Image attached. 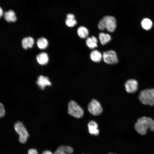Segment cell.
<instances>
[{
    "mask_svg": "<svg viewBox=\"0 0 154 154\" xmlns=\"http://www.w3.org/2000/svg\"><path fill=\"white\" fill-rule=\"evenodd\" d=\"M136 131L141 135H145L147 130L154 131V120L151 117L143 116L139 118L135 124Z\"/></svg>",
    "mask_w": 154,
    "mask_h": 154,
    "instance_id": "1",
    "label": "cell"
},
{
    "mask_svg": "<svg viewBox=\"0 0 154 154\" xmlns=\"http://www.w3.org/2000/svg\"><path fill=\"white\" fill-rule=\"evenodd\" d=\"M116 21L115 18L111 16L104 17L99 21L98 26L99 29L103 31L106 29L110 32H113L116 27Z\"/></svg>",
    "mask_w": 154,
    "mask_h": 154,
    "instance_id": "2",
    "label": "cell"
},
{
    "mask_svg": "<svg viewBox=\"0 0 154 154\" xmlns=\"http://www.w3.org/2000/svg\"><path fill=\"white\" fill-rule=\"evenodd\" d=\"M138 98L141 103L144 105L154 106V88H147L141 90Z\"/></svg>",
    "mask_w": 154,
    "mask_h": 154,
    "instance_id": "3",
    "label": "cell"
},
{
    "mask_svg": "<svg viewBox=\"0 0 154 154\" xmlns=\"http://www.w3.org/2000/svg\"><path fill=\"white\" fill-rule=\"evenodd\" d=\"M68 113L70 115L78 118L82 117L84 115L82 109L73 100L70 101L68 103Z\"/></svg>",
    "mask_w": 154,
    "mask_h": 154,
    "instance_id": "4",
    "label": "cell"
},
{
    "mask_svg": "<svg viewBox=\"0 0 154 154\" xmlns=\"http://www.w3.org/2000/svg\"><path fill=\"white\" fill-rule=\"evenodd\" d=\"M15 129L19 135V141L22 143H25L29 135L27 131L22 122L18 121L14 126Z\"/></svg>",
    "mask_w": 154,
    "mask_h": 154,
    "instance_id": "5",
    "label": "cell"
},
{
    "mask_svg": "<svg viewBox=\"0 0 154 154\" xmlns=\"http://www.w3.org/2000/svg\"><path fill=\"white\" fill-rule=\"evenodd\" d=\"M102 56L104 62L107 64H114L118 62L116 53L114 50L104 52Z\"/></svg>",
    "mask_w": 154,
    "mask_h": 154,
    "instance_id": "6",
    "label": "cell"
},
{
    "mask_svg": "<svg viewBox=\"0 0 154 154\" xmlns=\"http://www.w3.org/2000/svg\"><path fill=\"white\" fill-rule=\"evenodd\" d=\"M88 108L90 112L94 116H98L102 112V109L100 104L94 99L88 104Z\"/></svg>",
    "mask_w": 154,
    "mask_h": 154,
    "instance_id": "7",
    "label": "cell"
},
{
    "mask_svg": "<svg viewBox=\"0 0 154 154\" xmlns=\"http://www.w3.org/2000/svg\"><path fill=\"white\" fill-rule=\"evenodd\" d=\"M138 82L135 79L128 80L124 85L126 91L129 94H133L138 89Z\"/></svg>",
    "mask_w": 154,
    "mask_h": 154,
    "instance_id": "8",
    "label": "cell"
},
{
    "mask_svg": "<svg viewBox=\"0 0 154 154\" xmlns=\"http://www.w3.org/2000/svg\"><path fill=\"white\" fill-rule=\"evenodd\" d=\"M36 83L39 88L42 90H44L46 86L51 85L48 77L41 75L38 77Z\"/></svg>",
    "mask_w": 154,
    "mask_h": 154,
    "instance_id": "9",
    "label": "cell"
},
{
    "mask_svg": "<svg viewBox=\"0 0 154 154\" xmlns=\"http://www.w3.org/2000/svg\"><path fill=\"white\" fill-rule=\"evenodd\" d=\"M88 125L89 132L90 134L95 136L98 135L99 131L98 129V125L95 121L93 120L90 121Z\"/></svg>",
    "mask_w": 154,
    "mask_h": 154,
    "instance_id": "10",
    "label": "cell"
},
{
    "mask_svg": "<svg viewBox=\"0 0 154 154\" xmlns=\"http://www.w3.org/2000/svg\"><path fill=\"white\" fill-rule=\"evenodd\" d=\"M22 47L25 49L32 48L34 44V40L31 37H29L23 38L21 41Z\"/></svg>",
    "mask_w": 154,
    "mask_h": 154,
    "instance_id": "11",
    "label": "cell"
},
{
    "mask_svg": "<svg viewBox=\"0 0 154 154\" xmlns=\"http://www.w3.org/2000/svg\"><path fill=\"white\" fill-rule=\"evenodd\" d=\"M36 60L39 64L45 65L48 63V55L46 52L41 53L37 56Z\"/></svg>",
    "mask_w": 154,
    "mask_h": 154,
    "instance_id": "12",
    "label": "cell"
},
{
    "mask_svg": "<svg viewBox=\"0 0 154 154\" xmlns=\"http://www.w3.org/2000/svg\"><path fill=\"white\" fill-rule=\"evenodd\" d=\"M90 57L93 62H98L101 60L103 56L99 51L95 50L91 52L90 54Z\"/></svg>",
    "mask_w": 154,
    "mask_h": 154,
    "instance_id": "13",
    "label": "cell"
},
{
    "mask_svg": "<svg viewBox=\"0 0 154 154\" xmlns=\"http://www.w3.org/2000/svg\"><path fill=\"white\" fill-rule=\"evenodd\" d=\"M97 40L94 36L88 37L86 39V43L87 46L90 49H93L97 46Z\"/></svg>",
    "mask_w": 154,
    "mask_h": 154,
    "instance_id": "14",
    "label": "cell"
},
{
    "mask_svg": "<svg viewBox=\"0 0 154 154\" xmlns=\"http://www.w3.org/2000/svg\"><path fill=\"white\" fill-rule=\"evenodd\" d=\"M4 17L5 20L8 22H14L17 19L15 14L12 10L6 12L4 14Z\"/></svg>",
    "mask_w": 154,
    "mask_h": 154,
    "instance_id": "15",
    "label": "cell"
},
{
    "mask_svg": "<svg viewBox=\"0 0 154 154\" xmlns=\"http://www.w3.org/2000/svg\"><path fill=\"white\" fill-rule=\"evenodd\" d=\"M66 17L65 24L68 27H71L76 25L77 21L74 19V16L73 14L71 13L68 14L67 15Z\"/></svg>",
    "mask_w": 154,
    "mask_h": 154,
    "instance_id": "16",
    "label": "cell"
},
{
    "mask_svg": "<svg viewBox=\"0 0 154 154\" xmlns=\"http://www.w3.org/2000/svg\"><path fill=\"white\" fill-rule=\"evenodd\" d=\"M99 37L101 44L103 45L106 44L111 39V37L110 35L103 32L99 34Z\"/></svg>",
    "mask_w": 154,
    "mask_h": 154,
    "instance_id": "17",
    "label": "cell"
},
{
    "mask_svg": "<svg viewBox=\"0 0 154 154\" xmlns=\"http://www.w3.org/2000/svg\"><path fill=\"white\" fill-rule=\"evenodd\" d=\"M77 33L79 37L82 38H86L89 34V31L88 29L85 27L83 26H80L78 28Z\"/></svg>",
    "mask_w": 154,
    "mask_h": 154,
    "instance_id": "18",
    "label": "cell"
},
{
    "mask_svg": "<svg viewBox=\"0 0 154 154\" xmlns=\"http://www.w3.org/2000/svg\"><path fill=\"white\" fill-rule=\"evenodd\" d=\"M141 25L143 29L146 30H148L151 28L152 26V23L150 19L147 18H145L142 20Z\"/></svg>",
    "mask_w": 154,
    "mask_h": 154,
    "instance_id": "19",
    "label": "cell"
},
{
    "mask_svg": "<svg viewBox=\"0 0 154 154\" xmlns=\"http://www.w3.org/2000/svg\"><path fill=\"white\" fill-rule=\"evenodd\" d=\"M48 44L47 40L44 37H41L37 41V45L39 48L41 49H45Z\"/></svg>",
    "mask_w": 154,
    "mask_h": 154,
    "instance_id": "20",
    "label": "cell"
},
{
    "mask_svg": "<svg viewBox=\"0 0 154 154\" xmlns=\"http://www.w3.org/2000/svg\"><path fill=\"white\" fill-rule=\"evenodd\" d=\"M68 154H72L73 152V149L71 147L68 146L61 145L58 147Z\"/></svg>",
    "mask_w": 154,
    "mask_h": 154,
    "instance_id": "21",
    "label": "cell"
},
{
    "mask_svg": "<svg viewBox=\"0 0 154 154\" xmlns=\"http://www.w3.org/2000/svg\"><path fill=\"white\" fill-rule=\"evenodd\" d=\"M5 114V110L4 106L2 104H0V116L1 117L4 116Z\"/></svg>",
    "mask_w": 154,
    "mask_h": 154,
    "instance_id": "22",
    "label": "cell"
},
{
    "mask_svg": "<svg viewBox=\"0 0 154 154\" xmlns=\"http://www.w3.org/2000/svg\"><path fill=\"white\" fill-rule=\"evenodd\" d=\"M53 154H68L59 148L57 149Z\"/></svg>",
    "mask_w": 154,
    "mask_h": 154,
    "instance_id": "23",
    "label": "cell"
},
{
    "mask_svg": "<svg viewBox=\"0 0 154 154\" xmlns=\"http://www.w3.org/2000/svg\"><path fill=\"white\" fill-rule=\"evenodd\" d=\"M28 154H38L37 151L35 149H29L28 151Z\"/></svg>",
    "mask_w": 154,
    "mask_h": 154,
    "instance_id": "24",
    "label": "cell"
},
{
    "mask_svg": "<svg viewBox=\"0 0 154 154\" xmlns=\"http://www.w3.org/2000/svg\"><path fill=\"white\" fill-rule=\"evenodd\" d=\"M42 154H53L50 151L48 150H45L44 151Z\"/></svg>",
    "mask_w": 154,
    "mask_h": 154,
    "instance_id": "25",
    "label": "cell"
},
{
    "mask_svg": "<svg viewBox=\"0 0 154 154\" xmlns=\"http://www.w3.org/2000/svg\"><path fill=\"white\" fill-rule=\"evenodd\" d=\"M3 10L1 8V7L0 9V16L1 17L3 15Z\"/></svg>",
    "mask_w": 154,
    "mask_h": 154,
    "instance_id": "26",
    "label": "cell"
},
{
    "mask_svg": "<svg viewBox=\"0 0 154 154\" xmlns=\"http://www.w3.org/2000/svg\"><path fill=\"white\" fill-rule=\"evenodd\" d=\"M109 154H115L114 153H109Z\"/></svg>",
    "mask_w": 154,
    "mask_h": 154,
    "instance_id": "27",
    "label": "cell"
}]
</instances>
